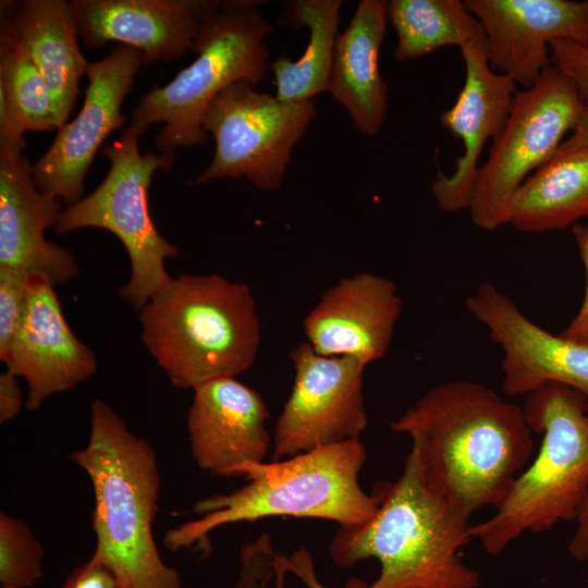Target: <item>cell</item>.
Here are the masks:
<instances>
[{"label": "cell", "mask_w": 588, "mask_h": 588, "mask_svg": "<svg viewBox=\"0 0 588 588\" xmlns=\"http://www.w3.org/2000/svg\"><path fill=\"white\" fill-rule=\"evenodd\" d=\"M523 409L531 432L543 436L540 451L495 514L469 527L492 556L526 530L542 532L577 518L588 495V397L552 382L527 394Z\"/></svg>", "instance_id": "6"}, {"label": "cell", "mask_w": 588, "mask_h": 588, "mask_svg": "<svg viewBox=\"0 0 588 588\" xmlns=\"http://www.w3.org/2000/svg\"><path fill=\"white\" fill-rule=\"evenodd\" d=\"M390 428L411 437L427 488L467 518L504 501L534 449L524 409L470 380L429 389Z\"/></svg>", "instance_id": "1"}, {"label": "cell", "mask_w": 588, "mask_h": 588, "mask_svg": "<svg viewBox=\"0 0 588 588\" xmlns=\"http://www.w3.org/2000/svg\"><path fill=\"white\" fill-rule=\"evenodd\" d=\"M573 235L586 270V291L580 308L560 335L575 343L588 346V223H576Z\"/></svg>", "instance_id": "31"}, {"label": "cell", "mask_w": 588, "mask_h": 588, "mask_svg": "<svg viewBox=\"0 0 588 588\" xmlns=\"http://www.w3.org/2000/svg\"><path fill=\"white\" fill-rule=\"evenodd\" d=\"M78 37L88 49L111 41L137 48L143 65L171 62L192 50L218 0H71Z\"/></svg>", "instance_id": "16"}, {"label": "cell", "mask_w": 588, "mask_h": 588, "mask_svg": "<svg viewBox=\"0 0 588 588\" xmlns=\"http://www.w3.org/2000/svg\"><path fill=\"white\" fill-rule=\"evenodd\" d=\"M139 137L128 125L118 140L103 147L110 164L106 177L89 195L63 208L54 225L58 234L82 228L105 229L121 241L131 261V277L119 295L135 310L171 283L173 278L164 261L179 254L177 247L158 232L148 208L154 173L171 170L175 155H143Z\"/></svg>", "instance_id": "8"}, {"label": "cell", "mask_w": 588, "mask_h": 588, "mask_svg": "<svg viewBox=\"0 0 588 588\" xmlns=\"http://www.w3.org/2000/svg\"><path fill=\"white\" fill-rule=\"evenodd\" d=\"M57 128L40 71L21 47L0 37V144L25 149L27 131Z\"/></svg>", "instance_id": "26"}, {"label": "cell", "mask_w": 588, "mask_h": 588, "mask_svg": "<svg viewBox=\"0 0 588 588\" xmlns=\"http://www.w3.org/2000/svg\"><path fill=\"white\" fill-rule=\"evenodd\" d=\"M27 384L25 406L37 409L53 394L71 390L97 370L94 352L72 332L54 285L29 277L25 306L1 360Z\"/></svg>", "instance_id": "15"}, {"label": "cell", "mask_w": 588, "mask_h": 588, "mask_svg": "<svg viewBox=\"0 0 588 588\" xmlns=\"http://www.w3.org/2000/svg\"><path fill=\"white\" fill-rule=\"evenodd\" d=\"M465 82L455 103L440 115L442 127L464 146L451 175L441 171L431 183L436 205L445 212L468 209L478 172V161L488 139L504 127L511 111L516 84L489 64L486 36L461 48Z\"/></svg>", "instance_id": "17"}, {"label": "cell", "mask_w": 588, "mask_h": 588, "mask_svg": "<svg viewBox=\"0 0 588 588\" xmlns=\"http://www.w3.org/2000/svg\"><path fill=\"white\" fill-rule=\"evenodd\" d=\"M289 573L284 565L283 555L277 554L275 572H274V588H285V575Z\"/></svg>", "instance_id": "37"}, {"label": "cell", "mask_w": 588, "mask_h": 588, "mask_svg": "<svg viewBox=\"0 0 588 588\" xmlns=\"http://www.w3.org/2000/svg\"><path fill=\"white\" fill-rule=\"evenodd\" d=\"M366 460L359 439L301 453L284 461L247 467L248 482L225 494L199 500L193 510L199 518L169 529L164 544L172 551L203 542L220 526L255 522L269 516L313 517L340 526L368 522L378 501L358 482Z\"/></svg>", "instance_id": "5"}, {"label": "cell", "mask_w": 588, "mask_h": 588, "mask_svg": "<svg viewBox=\"0 0 588 588\" xmlns=\"http://www.w3.org/2000/svg\"><path fill=\"white\" fill-rule=\"evenodd\" d=\"M482 26L490 66L524 88L551 66L550 42L588 47V0H463Z\"/></svg>", "instance_id": "14"}, {"label": "cell", "mask_w": 588, "mask_h": 588, "mask_svg": "<svg viewBox=\"0 0 588 588\" xmlns=\"http://www.w3.org/2000/svg\"><path fill=\"white\" fill-rule=\"evenodd\" d=\"M465 305L502 350L505 394L527 395L556 382L588 397V346L537 326L492 283H481Z\"/></svg>", "instance_id": "13"}, {"label": "cell", "mask_w": 588, "mask_h": 588, "mask_svg": "<svg viewBox=\"0 0 588 588\" xmlns=\"http://www.w3.org/2000/svg\"><path fill=\"white\" fill-rule=\"evenodd\" d=\"M45 550L28 524L0 514V586L29 588L44 575Z\"/></svg>", "instance_id": "27"}, {"label": "cell", "mask_w": 588, "mask_h": 588, "mask_svg": "<svg viewBox=\"0 0 588 588\" xmlns=\"http://www.w3.org/2000/svg\"><path fill=\"white\" fill-rule=\"evenodd\" d=\"M402 308L393 281L360 272L327 290L304 318L303 329L318 354L368 365L387 354Z\"/></svg>", "instance_id": "20"}, {"label": "cell", "mask_w": 588, "mask_h": 588, "mask_svg": "<svg viewBox=\"0 0 588 588\" xmlns=\"http://www.w3.org/2000/svg\"><path fill=\"white\" fill-rule=\"evenodd\" d=\"M287 572L299 577L308 588H326L316 577L311 554L304 547L297 549L290 558L284 556ZM367 584L358 578H351L344 588H367Z\"/></svg>", "instance_id": "33"}, {"label": "cell", "mask_w": 588, "mask_h": 588, "mask_svg": "<svg viewBox=\"0 0 588 588\" xmlns=\"http://www.w3.org/2000/svg\"><path fill=\"white\" fill-rule=\"evenodd\" d=\"M186 428L195 463L224 477L265 462L270 445L268 407L261 395L235 377L218 378L193 389Z\"/></svg>", "instance_id": "18"}, {"label": "cell", "mask_w": 588, "mask_h": 588, "mask_svg": "<svg viewBox=\"0 0 588 588\" xmlns=\"http://www.w3.org/2000/svg\"><path fill=\"white\" fill-rule=\"evenodd\" d=\"M29 277L25 273L0 269V359L9 350L20 322L28 292Z\"/></svg>", "instance_id": "28"}, {"label": "cell", "mask_w": 588, "mask_h": 588, "mask_svg": "<svg viewBox=\"0 0 588 588\" xmlns=\"http://www.w3.org/2000/svg\"><path fill=\"white\" fill-rule=\"evenodd\" d=\"M139 311L142 340L176 388L235 377L256 359L260 322L245 283L182 274Z\"/></svg>", "instance_id": "4"}, {"label": "cell", "mask_w": 588, "mask_h": 588, "mask_svg": "<svg viewBox=\"0 0 588 588\" xmlns=\"http://www.w3.org/2000/svg\"><path fill=\"white\" fill-rule=\"evenodd\" d=\"M275 558L270 537L262 534L242 547L240 574L234 588H266L275 572Z\"/></svg>", "instance_id": "29"}, {"label": "cell", "mask_w": 588, "mask_h": 588, "mask_svg": "<svg viewBox=\"0 0 588 588\" xmlns=\"http://www.w3.org/2000/svg\"><path fill=\"white\" fill-rule=\"evenodd\" d=\"M0 37L26 51L48 86L57 130L66 123L90 63L81 52L70 2L2 0Z\"/></svg>", "instance_id": "21"}, {"label": "cell", "mask_w": 588, "mask_h": 588, "mask_svg": "<svg viewBox=\"0 0 588 588\" xmlns=\"http://www.w3.org/2000/svg\"><path fill=\"white\" fill-rule=\"evenodd\" d=\"M588 146V107H584L576 126L558 150H572Z\"/></svg>", "instance_id": "36"}, {"label": "cell", "mask_w": 588, "mask_h": 588, "mask_svg": "<svg viewBox=\"0 0 588 588\" xmlns=\"http://www.w3.org/2000/svg\"><path fill=\"white\" fill-rule=\"evenodd\" d=\"M588 218V146L556 152L518 186L507 223L525 233L563 230Z\"/></svg>", "instance_id": "23"}, {"label": "cell", "mask_w": 588, "mask_h": 588, "mask_svg": "<svg viewBox=\"0 0 588 588\" xmlns=\"http://www.w3.org/2000/svg\"><path fill=\"white\" fill-rule=\"evenodd\" d=\"M576 519L577 529L568 544V551L573 558L588 566V495Z\"/></svg>", "instance_id": "35"}, {"label": "cell", "mask_w": 588, "mask_h": 588, "mask_svg": "<svg viewBox=\"0 0 588 588\" xmlns=\"http://www.w3.org/2000/svg\"><path fill=\"white\" fill-rule=\"evenodd\" d=\"M140 66L142 51L121 44L90 63L79 112L58 128L51 146L33 164L35 184L42 193L61 199L65 207L83 197L84 180L96 152L111 132L127 122L121 106Z\"/></svg>", "instance_id": "12"}, {"label": "cell", "mask_w": 588, "mask_h": 588, "mask_svg": "<svg viewBox=\"0 0 588 588\" xmlns=\"http://www.w3.org/2000/svg\"><path fill=\"white\" fill-rule=\"evenodd\" d=\"M23 397L17 376L9 370L0 375V422L5 424L22 411Z\"/></svg>", "instance_id": "34"}, {"label": "cell", "mask_w": 588, "mask_h": 588, "mask_svg": "<svg viewBox=\"0 0 588 588\" xmlns=\"http://www.w3.org/2000/svg\"><path fill=\"white\" fill-rule=\"evenodd\" d=\"M387 16L397 36V61L417 59L444 46L461 49L485 36L479 21L460 0H391L387 1Z\"/></svg>", "instance_id": "25"}, {"label": "cell", "mask_w": 588, "mask_h": 588, "mask_svg": "<svg viewBox=\"0 0 588 588\" xmlns=\"http://www.w3.org/2000/svg\"><path fill=\"white\" fill-rule=\"evenodd\" d=\"M316 114L313 100L282 101L237 81L215 96L203 128L216 142L211 162L193 180L245 177L259 189L281 186L293 148Z\"/></svg>", "instance_id": "10"}, {"label": "cell", "mask_w": 588, "mask_h": 588, "mask_svg": "<svg viewBox=\"0 0 588 588\" xmlns=\"http://www.w3.org/2000/svg\"><path fill=\"white\" fill-rule=\"evenodd\" d=\"M70 458L93 486L91 555L113 571L123 588H183L180 573L163 562L154 538L161 477L148 441L97 399L90 405L88 442Z\"/></svg>", "instance_id": "2"}, {"label": "cell", "mask_w": 588, "mask_h": 588, "mask_svg": "<svg viewBox=\"0 0 588 588\" xmlns=\"http://www.w3.org/2000/svg\"><path fill=\"white\" fill-rule=\"evenodd\" d=\"M387 23V1L360 0L338 37L329 81L328 93L369 136L380 131L388 109V87L379 69Z\"/></svg>", "instance_id": "22"}, {"label": "cell", "mask_w": 588, "mask_h": 588, "mask_svg": "<svg viewBox=\"0 0 588 588\" xmlns=\"http://www.w3.org/2000/svg\"><path fill=\"white\" fill-rule=\"evenodd\" d=\"M62 210L60 199L35 184L24 149L0 144V269L41 275L54 286L75 278L73 254L45 237Z\"/></svg>", "instance_id": "19"}, {"label": "cell", "mask_w": 588, "mask_h": 588, "mask_svg": "<svg viewBox=\"0 0 588 588\" xmlns=\"http://www.w3.org/2000/svg\"><path fill=\"white\" fill-rule=\"evenodd\" d=\"M60 588H123L113 571L91 555L76 566Z\"/></svg>", "instance_id": "32"}, {"label": "cell", "mask_w": 588, "mask_h": 588, "mask_svg": "<svg viewBox=\"0 0 588 588\" xmlns=\"http://www.w3.org/2000/svg\"><path fill=\"white\" fill-rule=\"evenodd\" d=\"M584 107L572 81L553 65L531 87L516 90L506 123L477 172L468 207L477 228L507 224L513 194L556 152Z\"/></svg>", "instance_id": "9"}, {"label": "cell", "mask_w": 588, "mask_h": 588, "mask_svg": "<svg viewBox=\"0 0 588 588\" xmlns=\"http://www.w3.org/2000/svg\"><path fill=\"white\" fill-rule=\"evenodd\" d=\"M290 358L295 369L291 394L277 420L273 458L359 439L368 420L363 391L366 364L350 356H324L308 342Z\"/></svg>", "instance_id": "11"}, {"label": "cell", "mask_w": 588, "mask_h": 588, "mask_svg": "<svg viewBox=\"0 0 588 588\" xmlns=\"http://www.w3.org/2000/svg\"><path fill=\"white\" fill-rule=\"evenodd\" d=\"M376 514L366 523L340 526L329 553L340 567L375 558L378 578L367 588H477L479 574L458 550L470 539L468 518L427 488L411 452L395 482L375 488Z\"/></svg>", "instance_id": "3"}, {"label": "cell", "mask_w": 588, "mask_h": 588, "mask_svg": "<svg viewBox=\"0 0 588 588\" xmlns=\"http://www.w3.org/2000/svg\"><path fill=\"white\" fill-rule=\"evenodd\" d=\"M342 0H294L285 5L291 26H306L309 41L297 60L278 57L269 66L274 75L275 97L282 101L302 102L328 91Z\"/></svg>", "instance_id": "24"}, {"label": "cell", "mask_w": 588, "mask_h": 588, "mask_svg": "<svg viewBox=\"0 0 588 588\" xmlns=\"http://www.w3.org/2000/svg\"><path fill=\"white\" fill-rule=\"evenodd\" d=\"M261 1L224 0L200 27L192 51L195 60L163 86L155 85L132 111L130 126L140 136L163 123L155 137L159 154L203 145V121L217 94L237 81L258 84L268 70L266 39L273 25L258 9Z\"/></svg>", "instance_id": "7"}, {"label": "cell", "mask_w": 588, "mask_h": 588, "mask_svg": "<svg viewBox=\"0 0 588 588\" xmlns=\"http://www.w3.org/2000/svg\"><path fill=\"white\" fill-rule=\"evenodd\" d=\"M551 64L574 84L580 101L588 107V47L569 39L550 42Z\"/></svg>", "instance_id": "30"}]
</instances>
